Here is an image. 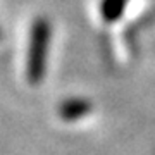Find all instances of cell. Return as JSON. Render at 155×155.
Returning <instances> with one entry per match:
<instances>
[{
	"instance_id": "6da1fadb",
	"label": "cell",
	"mask_w": 155,
	"mask_h": 155,
	"mask_svg": "<svg viewBox=\"0 0 155 155\" xmlns=\"http://www.w3.org/2000/svg\"><path fill=\"white\" fill-rule=\"evenodd\" d=\"M52 24L47 17H36L29 29L28 55H26V81L31 86L43 83L48 62Z\"/></svg>"
},
{
	"instance_id": "7a4b0ae2",
	"label": "cell",
	"mask_w": 155,
	"mask_h": 155,
	"mask_svg": "<svg viewBox=\"0 0 155 155\" xmlns=\"http://www.w3.org/2000/svg\"><path fill=\"white\" fill-rule=\"evenodd\" d=\"M93 110V104L84 97H71L61 102L59 116L66 122H76L83 117L90 116Z\"/></svg>"
},
{
	"instance_id": "3957f363",
	"label": "cell",
	"mask_w": 155,
	"mask_h": 155,
	"mask_svg": "<svg viewBox=\"0 0 155 155\" xmlns=\"http://www.w3.org/2000/svg\"><path fill=\"white\" fill-rule=\"evenodd\" d=\"M129 0H102L100 2V16L107 24H114L122 17Z\"/></svg>"
},
{
	"instance_id": "277c9868",
	"label": "cell",
	"mask_w": 155,
	"mask_h": 155,
	"mask_svg": "<svg viewBox=\"0 0 155 155\" xmlns=\"http://www.w3.org/2000/svg\"><path fill=\"white\" fill-rule=\"evenodd\" d=\"M0 40H2V29H0Z\"/></svg>"
}]
</instances>
